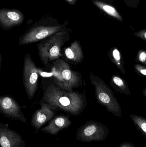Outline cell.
<instances>
[{
  "mask_svg": "<svg viewBox=\"0 0 146 147\" xmlns=\"http://www.w3.org/2000/svg\"><path fill=\"white\" fill-rule=\"evenodd\" d=\"M43 99L54 111H62L76 116L83 112L87 105L85 94L68 92L53 83L44 91Z\"/></svg>",
  "mask_w": 146,
  "mask_h": 147,
  "instance_id": "cell-1",
  "label": "cell"
},
{
  "mask_svg": "<svg viewBox=\"0 0 146 147\" xmlns=\"http://www.w3.org/2000/svg\"><path fill=\"white\" fill-rule=\"evenodd\" d=\"M69 39V29L67 28L41 40L37 46L43 64L47 66L51 62L59 59L62 56V47Z\"/></svg>",
  "mask_w": 146,
  "mask_h": 147,
  "instance_id": "cell-2",
  "label": "cell"
},
{
  "mask_svg": "<svg viewBox=\"0 0 146 147\" xmlns=\"http://www.w3.org/2000/svg\"><path fill=\"white\" fill-rule=\"evenodd\" d=\"M67 24H61L54 19L42 20L27 30L19 40L18 45H25L41 41L66 29Z\"/></svg>",
  "mask_w": 146,
  "mask_h": 147,
  "instance_id": "cell-3",
  "label": "cell"
},
{
  "mask_svg": "<svg viewBox=\"0 0 146 147\" xmlns=\"http://www.w3.org/2000/svg\"><path fill=\"white\" fill-rule=\"evenodd\" d=\"M51 70L54 84L64 90L71 92L82 85L79 72L72 69L69 65L63 59H59L54 61Z\"/></svg>",
  "mask_w": 146,
  "mask_h": 147,
  "instance_id": "cell-4",
  "label": "cell"
},
{
  "mask_svg": "<svg viewBox=\"0 0 146 147\" xmlns=\"http://www.w3.org/2000/svg\"><path fill=\"white\" fill-rule=\"evenodd\" d=\"M90 80L95 88V97L99 103L115 116L122 117L121 108L112 90L103 80L91 72Z\"/></svg>",
  "mask_w": 146,
  "mask_h": 147,
  "instance_id": "cell-5",
  "label": "cell"
},
{
  "mask_svg": "<svg viewBox=\"0 0 146 147\" xmlns=\"http://www.w3.org/2000/svg\"><path fill=\"white\" fill-rule=\"evenodd\" d=\"M109 132V130L104 124L90 120L77 129L76 140L83 142L103 141L106 140Z\"/></svg>",
  "mask_w": 146,
  "mask_h": 147,
  "instance_id": "cell-6",
  "label": "cell"
},
{
  "mask_svg": "<svg viewBox=\"0 0 146 147\" xmlns=\"http://www.w3.org/2000/svg\"><path fill=\"white\" fill-rule=\"evenodd\" d=\"M38 69L31 55L26 53L23 64V84L28 98H33L38 86Z\"/></svg>",
  "mask_w": 146,
  "mask_h": 147,
  "instance_id": "cell-7",
  "label": "cell"
},
{
  "mask_svg": "<svg viewBox=\"0 0 146 147\" xmlns=\"http://www.w3.org/2000/svg\"><path fill=\"white\" fill-rule=\"evenodd\" d=\"M0 112L8 118L19 120L26 123L27 119L21 110V108L14 98L9 96L0 97Z\"/></svg>",
  "mask_w": 146,
  "mask_h": 147,
  "instance_id": "cell-8",
  "label": "cell"
},
{
  "mask_svg": "<svg viewBox=\"0 0 146 147\" xmlns=\"http://www.w3.org/2000/svg\"><path fill=\"white\" fill-rule=\"evenodd\" d=\"M25 18L23 13L18 9L3 8L0 10V26L5 30L21 25Z\"/></svg>",
  "mask_w": 146,
  "mask_h": 147,
  "instance_id": "cell-9",
  "label": "cell"
},
{
  "mask_svg": "<svg viewBox=\"0 0 146 147\" xmlns=\"http://www.w3.org/2000/svg\"><path fill=\"white\" fill-rule=\"evenodd\" d=\"M0 145L1 147H25V143L22 136L10 129L8 124L1 123Z\"/></svg>",
  "mask_w": 146,
  "mask_h": 147,
  "instance_id": "cell-10",
  "label": "cell"
},
{
  "mask_svg": "<svg viewBox=\"0 0 146 147\" xmlns=\"http://www.w3.org/2000/svg\"><path fill=\"white\" fill-rule=\"evenodd\" d=\"M40 105V109L36 111L33 115L31 122V126L37 130L50 121L55 115V111L51 109L48 104L43 102Z\"/></svg>",
  "mask_w": 146,
  "mask_h": 147,
  "instance_id": "cell-11",
  "label": "cell"
},
{
  "mask_svg": "<svg viewBox=\"0 0 146 147\" xmlns=\"http://www.w3.org/2000/svg\"><path fill=\"white\" fill-rule=\"evenodd\" d=\"M72 122L67 116L63 115L55 117L47 126L41 128V131L51 135H56L63 129L68 128Z\"/></svg>",
  "mask_w": 146,
  "mask_h": 147,
  "instance_id": "cell-12",
  "label": "cell"
},
{
  "mask_svg": "<svg viewBox=\"0 0 146 147\" xmlns=\"http://www.w3.org/2000/svg\"><path fill=\"white\" fill-rule=\"evenodd\" d=\"M63 53L66 59L75 64L80 63L84 59L83 50L78 40H75L70 46L64 48Z\"/></svg>",
  "mask_w": 146,
  "mask_h": 147,
  "instance_id": "cell-13",
  "label": "cell"
},
{
  "mask_svg": "<svg viewBox=\"0 0 146 147\" xmlns=\"http://www.w3.org/2000/svg\"><path fill=\"white\" fill-rule=\"evenodd\" d=\"M92 2L97 8L106 15L114 20L122 22L123 21L122 16L113 5L109 3L99 0H92Z\"/></svg>",
  "mask_w": 146,
  "mask_h": 147,
  "instance_id": "cell-14",
  "label": "cell"
},
{
  "mask_svg": "<svg viewBox=\"0 0 146 147\" xmlns=\"http://www.w3.org/2000/svg\"><path fill=\"white\" fill-rule=\"evenodd\" d=\"M110 84L112 88L119 93L128 96L131 95V92L127 81L121 76L115 74L112 75Z\"/></svg>",
  "mask_w": 146,
  "mask_h": 147,
  "instance_id": "cell-15",
  "label": "cell"
},
{
  "mask_svg": "<svg viewBox=\"0 0 146 147\" xmlns=\"http://www.w3.org/2000/svg\"><path fill=\"white\" fill-rule=\"evenodd\" d=\"M108 56L110 61L116 65L123 74H126L123 57L120 50L116 47L111 48L108 52Z\"/></svg>",
  "mask_w": 146,
  "mask_h": 147,
  "instance_id": "cell-16",
  "label": "cell"
},
{
  "mask_svg": "<svg viewBox=\"0 0 146 147\" xmlns=\"http://www.w3.org/2000/svg\"><path fill=\"white\" fill-rule=\"evenodd\" d=\"M129 116L136 128L146 137V118L133 114L129 115Z\"/></svg>",
  "mask_w": 146,
  "mask_h": 147,
  "instance_id": "cell-17",
  "label": "cell"
},
{
  "mask_svg": "<svg viewBox=\"0 0 146 147\" xmlns=\"http://www.w3.org/2000/svg\"><path fill=\"white\" fill-rule=\"evenodd\" d=\"M135 61L146 66V51L140 50L137 53Z\"/></svg>",
  "mask_w": 146,
  "mask_h": 147,
  "instance_id": "cell-18",
  "label": "cell"
},
{
  "mask_svg": "<svg viewBox=\"0 0 146 147\" xmlns=\"http://www.w3.org/2000/svg\"><path fill=\"white\" fill-rule=\"evenodd\" d=\"M134 67L138 74L146 78V66L139 63H137L134 65Z\"/></svg>",
  "mask_w": 146,
  "mask_h": 147,
  "instance_id": "cell-19",
  "label": "cell"
},
{
  "mask_svg": "<svg viewBox=\"0 0 146 147\" xmlns=\"http://www.w3.org/2000/svg\"><path fill=\"white\" fill-rule=\"evenodd\" d=\"M125 5L131 8L138 7L139 5L140 0H123Z\"/></svg>",
  "mask_w": 146,
  "mask_h": 147,
  "instance_id": "cell-20",
  "label": "cell"
},
{
  "mask_svg": "<svg viewBox=\"0 0 146 147\" xmlns=\"http://www.w3.org/2000/svg\"><path fill=\"white\" fill-rule=\"evenodd\" d=\"M133 34L135 37L146 41V28L135 32Z\"/></svg>",
  "mask_w": 146,
  "mask_h": 147,
  "instance_id": "cell-21",
  "label": "cell"
},
{
  "mask_svg": "<svg viewBox=\"0 0 146 147\" xmlns=\"http://www.w3.org/2000/svg\"><path fill=\"white\" fill-rule=\"evenodd\" d=\"M117 147H135L132 143L130 142H126L121 144Z\"/></svg>",
  "mask_w": 146,
  "mask_h": 147,
  "instance_id": "cell-22",
  "label": "cell"
},
{
  "mask_svg": "<svg viewBox=\"0 0 146 147\" xmlns=\"http://www.w3.org/2000/svg\"><path fill=\"white\" fill-rule=\"evenodd\" d=\"M66 2L71 5H74L76 3L77 0H65Z\"/></svg>",
  "mask_w": 146,
  "mask_h": 147,
  "instance_id": "cell-23",
  "label": "cell"
},
{
  "mask_svg": "<svg viewBox=\"0 0 146 147\" xmlns=\"http://www.w3.org/2000/svg\"><path fill=\"white\" fill-rule=\"evenodd\" d=\"M142 92H143V95L145 96V97L146 98V86L144 88V90H143Z\"/></svg>",
  "mask_w": 146,
  "mask_h": 147,
  "instance_id": "cell-24",
  "label": "cell"
}]
</instances>
